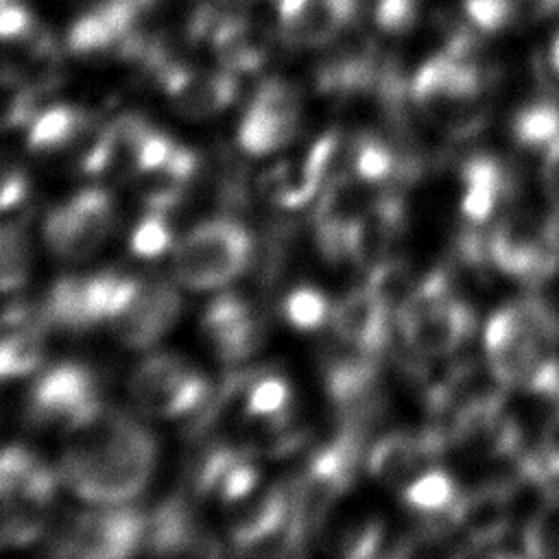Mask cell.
Returning <instances> with one entry per match:
<instances>
[{
    "label": "cell",
    "instance_id": "f6af8a7d",
    "mask_svg": "<svg viewBox=\"0 0 559 559\" xmlns=\"http://www.w3.org/2000/svg\"><path fill=\"white\" fill-rule=\"evenodd\" d=\"M9 2H11V0H0V11H2V9H4Z\"/></svg>",
    "mask_w": 559,
    "mask_h": 559
},
{
    "label": "cell",
    "instance_id": "83f0119b",
    "mask_svg": "<svg viewBox=\"0 0 559 559\" xmlns=\"http://www.w3.org/2000/svg\"><path fill=\"white\" fill-rule=\"evenodd\" d=\"M33 247L17 223H0V295L15 293L31 275Z\"/></svg>",
    "mask_w": 559,
    "mask_h": 559
},
{
    "label": "cell",
    "instance_id": "e0dca14e",
    "mask_svg": "<svg viewBox=\"0 0 559 559\" xmlns=\"http://www.w3.org/2000/svg\"><path fill=\"white\" fill-rule=\"evenodd\" d=\"M144 552L153 555H216L221 548L199 522L183 496L162 500L144 524Z\"/></svg>",
    "mask_w": 559,
    "mask_h": 559
},
{
    "label": "cell",
    "instance_id": "3957f363",
    "mask_svg": "<svg viewBox=\"0 0 559 559\" xmlns=\"http://www.w3.org/2000/svg\"><path fill=\"white\" fill-rule=\"evenodd\" d=\"M483 87V76L467 59V50L448 48L419 66L408 85V96L424 120L432 122L443 135L461 140L485 124Z\"/></svg>",
    "mask_w": 559,
    "mask_h": 559
},
{
    "label": "cell",
    "instance_id": "7a4b0ae2",
    "mask_svg": "<svg viewBox=\"0 0 559 559\" xmlns=\"http://www.w3.org/2000/svg\"><path fill=\"white\" fill-rule=\"evenodd\" d=\"M487 369L504 386L559 400V314L542 297L498 308L483 334Z\"/></svg>",
    "mask_w": 559,
    "mask_h": 559
},
{
    "label": "cell",
    "instance_id": "ee69618b",
    "mask_svg": "<svg viewBox=\"0 0 559 559\" xmlns=\"http://www.w3.org/2000/svg\"><path fill=\"white\" fill-rule=\"evenodd\" d=\"M548 59H550V66L555 68V72L559 74V33L552 37V44H550V52H548Z\"/></svg>",
    "mask_w": 559,
    "mask_h": 559
},
{
    "label": "cell",
    "instance_id": "ab89813d",
    "mask_svg": "<svg viewBox=\"0 0 559 559\" xmlns=\"http://www.w3.org/2000/svg\"><path fill=\"white\" fill-rule=\"evenodd\" d=\"M463 9L483 33H496L511 20V0H463Z\"/></svg>",
    "mask_w": 559,
    "mask_h": 559
},
{
    "label": "cell",
    "instance_id": "ba28073f",
    "mask_svg": "<svg viewBox=\"0 0 559 559\" xmlns=\"http://www.w3.org/2000/svg\"><path fill=\"white\" fill-rule=\"evenodd\" d=\"M103 406L98 380L87 365L57 362L31 384L24 417L35 428H61L68 435Z\"/></svg>",
    "mask_w": 559,
    "mask_h": 559
},
{
    "label": "cell",
    "instance_id": "d4e9b609",
    "mask_svg": "<svg viewBox=\"0 0 559 559\" xmlns=\"http://www.w3.org/2000/svg\"><path fill=\"white\" fill-rule=\"evenodd\" d=\"M46 328L0 332V382L37 371L46 356Z\"/></svg>",
    "mask_w": 559,
    "mask_h": 559
},
{
    "label": "cell",
    "instance_id": "ac0fdd59",
    "mask_svg": "<svg viewBox=\"0 0 559 559\" xmlns=\"http://www.w3.org/2000/svg\"><path fill=\"white\" fill-rule=\"evenodd\" d=\"M358 0H277L280 37L293 48H319L343 33Z\"/></svg>",
    "mask_w": 559,
    "mask_h": 559
},
{
    "label": "cell",
    "instance_id": "5bb4252c",
    "mask_svg": "<svg viewBox=\"0 0 559 559\" xmlns=\"http://www.w3.org/2000/svg\"><path fill=\"white\" fill-rule=\"evenodd\" d=\"M448 450L443 437L428 426L426 430H395L378 439L367 456V472L386 487L404 489L424 474L432 459Z\"/></svg>",
    "mask_w": 559,
    "mask_h": 559
},
{
    "label": "cell",
    "instance_id": "ffe728a7",
    "mask_svg": "<svg viewBox=\"0 0 559 559\" xmlns=\"http://www.w3.org/2000/svg\"><path fill=\"white\" fill-rule=\"evenodd\" d=\"M140 0H103L79 15L68 31L74 55H100L135 48V20Z\"/></svg>",
    "mask_w": 559,
    "mask_h": 559
},
{
    "label": "cell",
    "instance_id": "4dcf8cb0",
    "mask_svg": "<svg viewBox=\"0 0 559 559\" xmlns=\"http://www.w3.org/2000/svg\"><path fill=\"white\" fill-rule=\"evenodd\" d=\"M290 400H293V389L284 376L271 373V371H258L245 391L242 411L247 419L271 417L290 408Z\"/></svg>",
    "mask_w": 559,
    "mask_h": 559
},
{
    "label": "cell",
    "instance_id": "60d3db41",
    "mask_svg": "<svg viewBox=\"0 0 559 559\" xmlns=\"http://www.w3.org/2000/svg\"><path fill=\"white\" fill-rule=\"evenodd\" d=\"M31 192V179L20 166L0 164V214L20 207Z\"/></svg>",
    "mask_w": 559,
    "mask_h": 559
},
{
    "label": "cell",
    "instance_id": "30bf717a",
    "mask_svg": "<svg viewBox=\"0 0 559 559\" xmlns=\"http://www.w3.org/2000/svg\"><path fill=\"white\" fill-rule=\"evenodd\" d=\"M146 513L124 504H92L55 535L50 552L72 557H127L142 550Z\"/></svg>",
    "mask_w": 559,
    "mask_h": 559
},
{
    "label": "cell",
    "instance_id": "f1b7e54d",
    "mask_svg": "<svg viewBox=\"0 0 559 559\" xmlns=\"http://www.w3.org/2000/svg\"><path fill=\"white\" fill-rule=\"evenodd\" d=\"M511 133L518 144L544 153L559 140V105L552 100L524 105L511 122Z\"/></svg>",
    "mask_w": 559,
    "mask_h": 559
},
{
    "label": "cell",
    "instance_id": "603a6c76",
    "mask_svg": "<svg viewBox=\"0 0 559 559\" xmlns=\"http://www.w3.org/2000/svg\"><path fill=\"white\" fill-rule=\"evenodd\" d=\"M321 188L323 181L317 177V173L308 166L304 157L299 162L284 159L273 164L260 181L262 194L282 210L304 207L319 194Z\"/></svg>",
    "mask_w": 559,
    "mask_h": 559
},
{
    "label": "cell",
    "instance_id": "2e32d148",
    "mask_svg": "<svg viewBox=\"0 0 559 559\" xmlns=\"http://www.w3.org/2000/svg\"><path fill=\"white\" fill-rule=\"evenodd\" d=\"M391 304L369 284L343 295L332 306L330 325L338 341L380 358L391 336Z\"/></svg>",
    "mask_w": 559,
    "mask_h": 559
},
{
    "label": "cell",
    "instance_id": "4fadbf2b",
    "mask_svg": "<svg viewBox=\"0 0 559 559\" xmlns=\"http://www.w3.org/2000/svg\"><path fill=\"white\" fill-rule=\"evenodd\" d=\"M181 306V293L175 282L138 277L133 290L109 319V325L124 347L148 349L175 328Z\"/></svg>",
    "mask_w": 559,
    "mask_h": 559
},
{
    "label": "cell",
    "instance_id": "cb8c5ba5",
    "mask_svg": "<svg viewBox=\"0 0 559 559\" xmlns=\"http://www.w3.org/2000/svg\"><path fill=\"white\" fill-rule=\"evenodd\" d=\"M87 114L72 105H46L26 127V146L33 153H59L87 124Z\"/></svg>",
    "mask_w": 559,
    "mask_h": 559
},
{
    "label": "cell",
    "instance_id": "836d02e7",
    "mask_svg": "<svg viewBox=\"0 0 559 559\" xmlns=\"http://www.w3.org/2000/svg\"><path fill=\"white\" fill-rule=\"evenodd\" d=\"M175 242L177 240L168 214L155 210H146L129 236L131 253L144 260H155L166 251H173Z\"/></svg>",
    "mask_w": 559,
    "mask_h": 559
},
{
    "label": "cell",
    "instance_id": "52a82bcc",
    "mask_svg": "<svg viewBox=\"0 0 559 559\" xmlns=\"http://www.w3.org/2000/svg\"><path fill=\"white\" fill-rule=\"evenodd\" d=\"M489 262L522 282H544L559 271V214L507 210L487 234Z\"/></svg>",
    "mask_w": 559,
    "mask_h": 559
},
{
    "label": "cell",
    "instance_id": "7bdbcfd3",
    "mask_svg": "<svg viewBox=\"0 0 559 559\" xmlns=\"http://www.w3.org/2000/svg\"><path fill=\"white\" fill-rule=\"evenodd\" d=\"M542 179L546 194L559 214V140L542 153Z\"/></svg>",
    "mask_w": 559,
    "mask_h": 559
},
{
    "label": "cell",
    "instance_id": "1f68e13d",
    "mask_svg": "<svg viewBox=\"0 0 559 559\" xmlns=\"http://www.w3.org/2000/svg\"><path fill=\"white\" fill-rule=\"evenodd\" d=\"M522 548L528 557H559V491H552L526 522Z\"/></svg>",
    "mask_w": 559,
    "mask_h": 559
},
{
    "label": "cell",
    "instance_id": "e575fe53",
    "mask_svg": "<svg viewBox=\"0 0 559 559\" xmlns=\"http://www.w3.org/2000/svg\"><path fill=\"white\" fill-rule=\"evenodd\" d=\"M384 539V526L380 520L367 518L343 526L336 535L330 537V552L347 559H362L378 555V548Z\"/></svg>",
    "mask_w": 559,
    "mask_h": 559
},
{
    "label": "cell",
    "instance_id": "9a60e30c",
    "mask_svg": "<svg viewBox=\"0 0 559 559\" xmlns=\"http://www.w3.org/2000/svg\"><path fill=\"white\" fill-rule=\"evenodd\" d=\"M159 83L173 109L188 120H203L227 109L238 96V81L234 72L194 70L186 66H164Z\"/></svg>",
    "mask_w": 559,
    "mask_h": 559
},
{
    "label": "cell",
    "instance_id": "8992f818",
    "mask_svg": "<svg viewBox=\"0 0 559 559\" xmlns=\"http://www.w3.org/2000/svg\"><path fill=\"white\" fill-rule=\"evenodd\" d=\"M362 452V432L343 428L341 435L317 448L290 483L293 520L299 533L308 539L321 526L330 509L352 487Z\"/></svg>",
    "mask_w": 559,
    "mask_h": 559
},
{
    "label": "cell",
    "instance_id": "f35d334b",
    "mask_svg": "<svg viewBox=\"0 0 559 559\" xmlns=\"http://www.w3.org/2000/svg\"><path fill=\"white\" fill-rule=\"evenodd\" d=\"M421 0H378L376 24L391 35L408 31L419 15Z\"/></svg>",
    "mask_w": 559,
    "mask_h": 559
},
{
    "label": "cell",
    "instance_id": "277c9868",
    "mask_svg": "<svg viewBox=\"0 0 559 559\" xmlns=\"http://www.w3.org/2000/svg\"><path fill=\"white\" fill-rule=\"evenodd\" d=\"M395 328L419 358H441L469 341L476 328L474 310L456 297L443 269L417 282L395 308Z\"/></svg>",
    "mask_w": 559,
    "mask_h": 559
},
{
    "label": "cell",
    "instance_id": "d6a6232c",
    "mask_svg": "<svg viewBox=\"0 0 559 559\" xmlns=\"http://www.w3.org/2000/svg\"><path fill=\"white\" fill-rule=\"evenodd\" d=\"M332 306L325 293L314 286H297L282 299L284 319L301 332H317L330 323Z\"/></svg>",
    "mask_w": 559,
    "mask_h": 559
},
{
    "label": "cell",
    "instance_id": "b9f144b4",
    "mask_svg": "<svg viewBox=\"0 0 559 559\" xmlns=\"http://www.w3.org/2000/svg\"><path fill=\"white\" fill-rule=\"evenodd\" d=\"M35 33V17L33 13L11 0L2 11H0V41H17Z\"/></svg>",
    "mask_w": 559,
    "mask_h": 559
},
{
    "label": "cell",
    "instance_id": "5b68a950",
    "mask_svg": "<svg viewBox=\"0 0 559 559\" xmlns=\"http://www.w3.org/2000/svg\"><path fill=\"white\" fill-rule=\"evenodd\" d=\"M253 255L255 242L245 225L229 216L207 218L175 242L173 273L190 290H216L240 277Z\"/></svg>",
    "mask_w": 559,
    "mask_h": 559
},
{
    "label": "cell",
    "instance_id": "d590c367",
    "mask_svg": "<svg viewBox=\"0 0 559 559\" xmlns=\"http://www.w3.org/2000/svg\"><path fill=\"white\" fill-rule=\"evenodd\" d=\"M520 472L535 483L559 478V400L544 426L537 450L520 461Z\"/></svg>",
    "mask_w": 559,
    "mask_h": 559
},
{
    "label": "cell",
    "instance_id": "8fae6325",
    "mask_svg": "<svg viewBox=\"0 0 559 559\" xmlns=\"http://www.w3.org/2000/svg\"><path fill=\"white\" fill-rule=\"evenodd\" d=\"M116 225V205L107 190L87 188L52 207L44 218V242L70 262L92 258Z\"/></svg>",
    "mask_w": 559,
    "mask_h": 559
},
{
    "label": "cell",
    "instance_id": "484cf974",
    "mask_svg": "<svg viewBox=\"0 0 559 559\" xmlns=\"http://www.w3.org/2000/svg\"><path fill=\"white\" fill-rule=\"evenodd\" d=\"M41 312L48 328L83 332L90 325L83 306V277H61L41 299Z\"/></svg>",
    "mask_w": 559,
    "mask_h": 559
},
{
    "label": "cell",
    "instance_id": "7402d4cb",
    "mask_svg": "<svg viewBox=\"0 0 559 559\" xmlns=\"http://www.w3.org/2000/svg\"><path fill=\"white\" fill-rule=\"evenodd\" d=\"M264 31L249 24L245 17H225L212 33V46L221 66L229 72H251L266 59Z\"/></svg>",
    "mask_w": 559,
    "mask_h": 559
},
{
    "label": "cell",
    "instance_id": "6da1fadb",
    "mask_svg": "<svg viewBox=\"0 0 559 559\" xmlns=\"http://www.w3.org/2000/svg\"><path fill=\"white\" fill-rule=\"evenodd\" d=\"M157 459L151 430L116 408L103 406L68 432L59 478L87 504H124L148 485Z\"/></svg>",
    "mask_w": 559,
    "mask_h": 559
},
{
    "label": "cell",
    "instance_id": "44dd1931",
    "mask_svg": "<svg viewBox=\"0 0 559 559\" xmlns=\"http://www.w3.org/2000/svg\"><path fill=\"white\" fill-rule=\"evenodd\" d=\"M461 179H463L461 212L469 225H478V227H483L489 218H493V214L498 212L507 194L513 190L509 173L491 155L469 157L461 168Z\"/></svg>",
    "mask_w": 559,
    "mask_h": 559
},
{
    "label": "cell",
    "instance_id": "7c38bea8",
    "mask_svg": "<svg viewBox=\"0 0 559 559\" xmlns=\"http://www.w3.org/2000/svg\"><path fill=\"white\" fill-rule=\"evenodd\" d=\"M301 122V100L293 83L284 79L264 81L247 105L236 140L251 157L277 153L295 140Z\"/></svg>",
    "mask_w": 559,
    "mask_h": 559
},
{
    "label": "cell",
    "instance_id": "74e56055",
    "mask_svg": "<svg viewBox=\"0 0 559 559\" xmlns=\"http://www.w3.org/2000/svg\"><path fill=\"white\" fill-rule=\"evenodd\" d=\"M251 304L236 295V293H223L218 297H214L207 308L203 310V317H201V328L205 332V336H212L214 332L231 325L234 321L242 319L247 312H251Z\"/></svg>",
    "mask_w": 559,
    "mask_h": 559
},
{
    "label": "cell",
    "instance_id": "8d00e7d4",
    "mask_svg": "<svg viewBox=\"0 0 559 559\" xmlns=\"http://www.w3.org/2000/svg\"><path fill=\"white\" fill-rule=\"evenodd\" d=\"M260 485V469L255 467V463L251 461V454L245 450H238L234 454V459L227 463V467L223 469L214 496L221 502L227 504H236L240 500H245L247 496H251Z\"/></svg>",
    "mask_w": 559,
    "mask_h": 559
},
{
    "label": "cell",
    "instance_id": "9c48e42d",
    "mask_svg": "<svg viewBox=\"0 0 559 559\" xmlns=\"http://www.w3.org/2000/svg\"><path fill=\"white\" fill-rule=\"evenodd\" d=\"M210 391V380L175 354H151L129 378L133 404L155 419H186L207 400Z\"/></svg>",
    "mask_w": 559,
    "mask_h": 559
},
{
    "label": "cell",
    "instance_id": "f546056e",
    "mask_svg": "<svg viewBox=\"0 0 559 559\" xmlns=\"http://www.w3.org/2000/svg\"><path fill=\"white\" fill-rule=\"evenodd\" d=\"M456 498L459 491L454 478L443 469H426L402 489L404 504L426 515H441L450 511Z\"/></svg>",
    "mask_w": 559,
    "mask_h": 559
},
{
    "label": "cell",
    "instance_id": "d6986e66",
    "mask_svg": "<svg viewBox=\"0 0 559 559\" xmlns=\"http://www.w3.org/2000/svg\"><path fill=\"white\" fill-rule=\"evenodd\" d=\"M513 487L509 483H487L467 493H459L448 515L450 531H456L469 548L498 542L511 518Z\"/></svg>",
    "mask_w": 559,
    "mask_h": 559
},
{
    "label": "cell",
    "instance_id": "4316f807",
    "mask_svg": "<svg viewBox=\"0 0 559 559\" xmlns=\"http://www.w3.org/2000/svg\"><path fill=\"white\" fill-rule=\"evenodd\" d=\"M216 356L227 365L249 360L266 341V321L260 312L251 310L231 325L207 336Z\"/></svg>",
    "mask_w": 559,
    "mask_h": 559
}]
</instances>
